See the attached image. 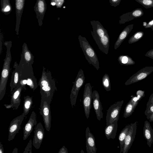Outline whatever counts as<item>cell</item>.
Wrapping results in <instances>:
<instances>
[{
    "mask_svg": "<svg viewBox=\"0 0 153 153\" xmlns=\"http://www.w3.org/2000/svg\"><path fill=\"white\" fill-rule=\"evenodd\" d=\"M25 117V115L22 113V114L13 119L11 122L8 129V141L14 139L15 135L18 133Z\"/></svg>",
    "mask_w": 153,
    "mask_h": 153,
    "instance_id": "obj_9",
    "label": "cell"
},
{
    "mask_svg": "<svg viewBox=\"0 0 153 153\" xmlns=\"http://www.w3.org/2000/svg\"><path fill=\"white\" fill-rule=\"evenodd\" d=\"M132 123L126 125L120 133L118 139L120 146V153H122L125 138L131 126Z\"/></svg>",
    "mask_w": 153,
    "mask_h": 153,
    "instance_id": "obj_26",
    "label": "cell"
},
{
    "mask_svg": "<svg viewBox=\"0 0 153 153\" xmlns=\"http://www.w3.org/2000/svg\"><path fill=\"white\" fill-rule=\"evenodd\" d=\"M118 60L120 64H125L127 63L128 58L126 56H120L118 58Z\"/></svg>",
    "mask_w": 153,
    "mask_h": 153,
    "instance_id": "obj_35",
    "label": "cell"
},
{
    "mask_svg": "<svg viewBox=\"0 0 153 153\" xmlns=\"http://www.w3.org/2000/svg\"><path fill=\"white\" fill-rule=\"evenodd\" d=\"M4 153V149L2 144L0 143V153Z\"/></svg>",
    "mask_w": 153,
    "mask_h": 153,
    "instance_id": "obj_41",
    "label": "cell"
},
{
    "mask_svg": "<svg viewBox=\"0 0 153 153\" xmlns=\"http://www.w3.org/2000/svg\"><path fill=\"white\" fill-rule=\"evenodd\" d=\"M4 45L7 48L6 55L4 59V63L1 73L0 82V100L4 96L6 90L7 84L10 71V64L12 60L11 48L12 46L11 41H6Z\"/></svg>",
    "mask_w": 153,
    "mask_h": 153,
    "instance_id": "obj_3",
    "label": "cell"
},
{
    "mask_svg": "<svg viewBox=\"0 0 153 153\" xmlns=\"http://www.w3.org/2000/svg\"><path fill=\"white\" fill-rule=\"evenodd\" d=\"M92 95V87L91 84L90 83H87L85 85L83 94V105L87 119L89 117L91 108Z\"/></svg>",
    "mask_w": 153,
    "mask_h": 153,
    "instance_id": "obj_7",
    "label": "cell"
},
{
    "mask_svg": "<svg viewBox=\"0 0 153 153\" xmlns=\"http://www.w3.org/2000/svg\"><path fill=\"white\" fill-rule=\"evenodd\" d=\"M40 87L41 98L47 101L50 104L54 92L57 90L55 82L51 72L46 70L44 67L38 83Z\"/></svg>",
    "mask_w": 153,
    "mask_h": 153,
    "instance_id": "obj_1",
    "label": "cell"
},
{
    "mask_svg": "<svg viewBox=\"0 0 153 153\" xmlns=\"http://www.w3.org/2000/svg\"><path fill=\"white\" fill-rule=\"evenodd\" d=\"M86 147L87 153H96L97 149L96 147L95 139L90 132L88 127L85 130Z\"/></svg>",
    "mask_w": 153,
    "mask_h": 153,
    "instance_id": "obj_17",
    "label": "cell"
},
{
    "mask_svg": "<svg viewBox=\"0 0 153 153\" xmlns=\"http://www.w3.org/2000/svg\"><path fill=\"white\" fill-rule=\"evenodd\" d=\"M92 99L93 106L97 119L100 121L103 118L102 108L100 100L99 94L96 90L93 92Z\"/></svg>",
    "mask_w": 153,
    "mask_h": 153,
    "instance_id": "obj_15",
    "label": "cell"
},
{
    "mask_svg": "<svg viewBox=\"0 0 153 153\" xmlns=\"http://www.w3.org/2000/svg\"><path fill=\"white\" fill-rule=\"evenodd\" d=\"M33 103L32 98L29 96L24 97L23 114L25 117L29 112Z\"/></svg>",
    "mask_w": 153,
    "mask_h": 153,
    "instance_id": "obj_27",
    "label": "cell"
},
{
    "mask_svg": "<svg viewBox=\"0 0 153 153\" xmlns=\"http://www.w3.org/2000/svg\"><path fill=\"white\" fill-rule=\"evenodd\" d=\"M117 120H115L106 126L105 129V133L108 140L114 139L116 136L117 128Z\"/></svg>",
    "mask_w": 153,
    "mask_h": 153,
    "instance_id": "obj_23",
    "label": "cell"
},
{
    "mask_svg": "<svg viewBox=\"0 0 153 153\" xmlns=\"http://www.w3.org/2000/svg\"><path fill=\"white\" fill-rule=\"evenodd\" d=\"M40 113L42 116L46 130L50 131L51 124V113L50 104L46 100L41 99Z\"/></svg>",
    "mask_w": 153,
    "mask_h": 153,
    "instance_id": "obj_6",
    "label": "cell"
},
{
    "mask_svg": "<svg viewBox=\"0 0 153 153\" xmlns=\"http://www.w3.org/2000/svg\"><path fill=\"white\" fill-rule=\"evenodd\" d=\"M16 16L15 31L19 35L20 24L22 16L24 7L25 0H15Z\"/></svg>",
    "mask_w": 153,
    "mask_h": 153,
    "instance_id": "obj_19",
    "label": "cell"
},
{
    "mask_svg": "<svg viewBox=\"0 0 153 153\" xmlns=\"http://www.w3.org/2000/svg\"><path fill=\"white\" fill-rule=\"evenodd\" d=\"M21 58L28 64L32 65L34 62V56L29 50L25 43H23L22 46Z\"/></svg>",
    "mask_w": 153,
    "mask_h": 153,
    "instance_id": "obj_24",
    "label": "cell"
},
{
    "mask_svg": "<svg viewBox=\"0 0 153 153\" xmlns=\"http://www.w3.org/2000/svg\"><path fill=\"white\" fill-rule=\"evenodd\" d=\"M133 24L129 25L123 30L114 44L115 49H117L120 46L133 29Z\"/></svg>",
    "mask_w": 153,
    "mask_h": 153,
    "instance_id": "obj_25",
    "label": "cell"
},
{
    "mask_svg": "<svg viewBox=\"0 0 153 153\" xmlns=\"http://www.w3.org/2000/svg\"><path fill=\"white\" fill-rule=\"evenodd\" d=\"M146 9L153 7V0H135Z\"/></svg>",
    "mask_w": 153,
    "mask_h": 153,
    "instance_id": "obj_30",
    "label": "cell"
},
{
    "mask_svg": "<svg viewBox=\"0 0 153 153\" xmlns=\"http://www.w3.org/2000/svg\"><path fill=\"white\" fill-rule=\"evenodd\" d=\"M44 136V129L41 123L37 124L34 131V135L33 144L37 149H39L42 142Z\"/></svg>",
    "mask_w": 153,
    "mask_h": 153,
    "instance_id": "obj_12",
    "label": "cell"
},
{
    "mask_svg": "<svg viewBox=\"0 0 153 153\" xmlns=\"http://www.w3.org/2000/svg\"><path fill=\"white\" fill-rule=\"evenodd\" d=\"M138 122L132 123L131 128L125 140L122 153H127L134 140L136 133Z\"/></svg>",
    "mask_w": 153,
    "mask_h": 153,
    "instance_id": "obj_10",
    "label": "cell"
},
{
    "mask_svg": "<svg viewBox=\"0 0 153 153\" xmlns=\"http://www.w3.org/2000/svg\"><path fill=\"white\" fill-rule=\"evenodd\" d=\"M67 149L65 147V146H64L62 147L59 150L58 153H68Z\"/></svg>",
    "mask_w": 153,
    "mask_h": 153,
    "instance_id": "obj_39",
    "label": "cell"
},
{
    "mask_svg": "<svg viewBox=\"0 0 153 153\" xmlns=\"http://www.w3.org/2000/svg\"><path fill=\"white\" fill-rule=\"evenodd\" d=\"M139 101L137 96L131 98L125 107L123 115L124 118H126L132 114Z\"/></svg>",
    "mask_w": 153,
    "mask_h": 153,
    "instance_id": "obj_20",
    "label": "cell"
},
{
    "mask_svg": "<svg viewBox=\"0 0 153 153\" xmlns=\"http://www.w3.org/2000/svg\"><path fill=\"white\" fill-rule=\"evenodd\" d=\"M147 23L146 22H143V26H144V27L147 25Z\"/></svg>",
    "mask_w": 153,
    "mask_h": 153,
    "instance_id": "obj_43",
    "label": "cell"
},
{
    "mask_svg": "<svg viewBox=\"0 0 153 153\" xmlns=\"http://www.w3.org/2000/svg\"><path fill=\"white\" fill-rule=\"evenodd\" d=\"M102 84L103 86L107 91H109L111 90V85L109 75L105 74L102 78Z\"/></svg>",
    "mask_w": 153,
    "mask_h": 153,
    "instance_id": "obj_29",
    "label": "cell"
},
{
    "mask_svg": "<svg viewBox=\"0 0 153 153\" xmlns=\"http://www.w3.org/2000/svg\"><path fill=\"white\" fill-rule=\"evenodd\" d=\"M143 14V11L142 9L136 8L131 12L123 14L120 16L119 22L121 24H124L126 22L142 16Z\"/></svg>",
    "mask_w": 153,
    "mask_h": 153,
    "instance_id": "obj_13",
    "label": "cell"
},
{
    "mask_svg": "<svg viewBox=\"0 0 153 153\" xmlns=\"http://www.w3.org/2000/svg\"><path fill=\"white\" fill-rule=\"evenodd\" d=\"M136 94L137 97L140 101L144 97V92L143 91L139 90L137 92Z\"/></svg>",
    "mask_w": 153,
    "mask_h": 153,
    "instance_id": "obj_37",
    "label": "cell"
},
{
    "mask_svg": "<svg viewBox=\"0 0 153 153\" xmlns=\"http://www.w3.org/2000/svg\"><path fill=\"white\" fill-rule=\"evenodd\" d=\"M32 140L30 139L25 148L23 153H32Z\"/></svg>",
    "mask_w": 153,
    "mask_h": 153,
    "instance_id": "obj_34",
    "label": "cell"
},
{
    "mask_svg": "<svg viewBox=\"0 0 153 153\" xmlns=\"http://www.w3.org/2000/svg\"><path fill=\"white\" fill-rule=\"evenodd\" d=\"M4 106L7 109L10 108H13V105L10 104H4Z\"/></svg>",
    "mask_w": 153,
    "mask_h": 153,
    "instance_id": "obj_40",
    "label": "cell"
},
{
    "mask_svg": "<svg viewBox=\"0 0 153 153\" xmlns=\"http://www.w3.org/2000/svg\"><path fill=\"white\" fill-rule=\"evenodd\" d=\"M123 102L122 100L115 102L111 105L107 110L106 118V126L115 120H118L120 111Z\"/></svg>",
    "mask_w": 153,
    "mask_h": 153,
    "instance_id": "obj_8",
    "label": "cell"
},
{
    "mask_svg": "<svg viewBox=\"0 0 153 153\" xmlns=\"http://www.w3.org/2000/svg\"><path fill=\"white\" fill-rule=\"evenodd\" d=\"M23 88L20 85H17L16 88L11 92V102L13 108L17 109L21 102V92Z\"/></svg>",
    "mask_w": 153,
    "mask_h": 153,
    "instance_id": "obj_18",
    "label": "cell"
},
{
    "mask_svg": "<svg viewBox=\"0 0 153 153\" xmlns=\"http://www.w3.org/2000/svg\"><path fill=\"white\" fill-rule=\"evenodd\" d=\"M12 153H18V149L17 148H15L12 152Z\"/></svg>",
    "mask_w": 153,
    "mask_h": 153,
    "instance_id": "obj_42",
    "label": "cell"
},
{
    "mask_svg": "<svg viewBox=\"0 0 153 153\" xmlns=\"http://www.w3.org/2000/svg\"><path fill=\"white\" fill-rule=\"evenodd\" d=\"M85 77L83 70L78 71L71 91L70 99L72 108L75 106L79 91L85 82Z\"/></svg>",
    "mask_w": 153,
    "mask_h": 153,
    "instance_id": "obj_5",
    "label": "cell"
},
{
    "mask_svg": "<svg viewBox=\"0 0 153 153\" xmlns=\"http://www.w3.org/2000/svg\"><path fill=\"white\" fill-rule=\"evenodd\" d=\"M143 134L148 145L150 148L153 142V129L150 123L146 120L144 122Z\"/></svg>",
    "mask_w": 153,
    "mask_h": 153,
    "instance_id": "obj_21",
    "label": "cell"
},
{
    "mask_svg": "<svg viewBox=\"0 0 153 153\" xmlns=\"http://www.w3.org/2000/svg\"><path fill=\"white\" fill-rule=\"evenodd\" d=\"M111 5L114 7L119 5L121 0H108Z\"/></svg>",
    "mask_w": 153,
    "mask_h": 153,
    "instance_id": "obj_36",
    "label": "cell"
},
{
    "mask_svg": "<svg viewBox=\"0 0 153 153\" xmlns=\"http://www.w3.org/2000/svg\"><path fill=\"white\" fill-rule=\"evenodd\" d=\"M36 115L35 112L33 111L23 128V140H26L29 136L33 130L34 126L36 124Z\"/></svg>",
    "mask_w": 153,
    "mask_h": 153,
    "instance_id": "obj_16",
    "label": "cell"
},
{
    "mask_svg": "<svg viewBox=\"0 0 153 153\" xmlns=\"http://www.w3.org/2000/svg\"><path fill=\"white\" fill-rule=\"evenodd\" d=\"M15 69L12 73L10 83V92L16 87L19 82L20 71V68L16 62H15L13 66Z\"/></svg>",
    "mask_w": 153,
    "mask_h": 153,
    "instance_id": "obj_22",
    "label": "cell"
},
{
    "mask_svg": "<svg viewBox=\"0 0 153 153\" xmlns=\"http://www.w3.org/2000/svg\"><path fill=\"white\" fill-rule=\"evenodd\" d=\"M91 24L93 28L91 33L94 40L103 36L108 33L107 30L103 27L99 21H91Z\"/></svg>",
    "mask_w": 153,
    "mask_h": 153,
    "instance_id": "obj_14",
    "label": "cell"
},
{
    "mask_svg": "<svg viewBox=\"0 0 153 153\" xmlns=\"http://www.w3.org/2000/svg\"><path fill=\"white\" fill-rule=\"evenodd\" d=\"M19 65L20 71L17 85H22L24 88L27 84L31 89L34 91L38 87V85L34 75L32 65L27 63L21 58Z\"/></svg>",
    "mask_w": 153,
    "mask_h": 153,
    "instance_id": "obj_2",
    "label": "cell"
},
{
    "mask_svg": "<svg viewBox=\"0 0 153 153\" xmlns=\"http://www.w3.org/2000/svg\"><path fill=\"white\" fill-rule=\"evenodd\" d=\"M46 9L47 5L45 0H37L34 9L40 26H41L42 25V22Z\"/></svg>",
    "mask_w": 153,
    "mask_h": 153,
    "instance_id": "obj_11",
    "label": "cell"
},
{
    "mask_svg": "<svg viewBox=\"0 0 153 153\" xmlns=\"http://www.w3.org/2000/svg\"><path fill=\"white\" fill-rule=\"evenodd\" d=\"M80 47L85 56L89 63L93 65L97 70L100 68L99 62L94 50L85 37L79 35L78 36Z\"/></svg>",
    "mask_w": 153,
    "mask_h": 153,
    "instance_id": "obj_4",
    "label": "cell"
},
{
    "mask_svg": "<svg viewBox=\"0 0 153 153\" xmlns=\"http://www.w3.org/2000/svg\"><path fill=\"white\" fill-rule=\"evenodd\" d=\"M144 33L143 32L139 31L136 32L130 38L128 43L131 44L137 41L142 37Z\"/></svg>",
    "mask_w": 153,
    "mask_h": 153,
    "instance_id": "obj_31",
    "label": "cell"
},
{
    "mask_svg": "<svg viewBox=\"0 0 153 153\" xmlns=\"http://www.w3.org/2000/svg\"><path fill=\"white\" fill-rule=\"evenodd\" d=\"M152 103L153 102V96L152 97Z\"/></svg>",
    "mask_w": 153,
    "mask_h": 153,
    "instance_id": "obj_44",
    "label": "cell"
},
{
    "mask_svg": "<svg viewBox=\"0 0 153 153\" xmlns=\"http://www.w3.org/2000/svg\"><path fill=\"white\" fill-rule=\"evenodd\" d=\"M145 114L150 122H153V102L151 104L149 108L145 110Z\"/></svg>",
    "mask_w": 153,
    "mask_h": 153,
    "instance_id": "obj_32",
    "label": "cell"
},
{
    "mask_svg": "<svg viewBox=\"0 0 153 153\" xmlns=\"http://www.w3.org/2000/svg\"><path fill=\"white\" fill-rule=\"evenodd\" d=\"M145 28H151L153 30V19L147 23V25L145 27Z\"/></svg>",
    "mask_w": 153,
    "mask_h": 153,
    "instance_id": "obj_38",
    "label": "cell"
},
{
    "mask_svg": "<svg viewBox=\"0 0 153 153\" xmlns=\"http://www.w3.org/2000/svg\"><path fill=\"white\" fill-rule=\"evenodd\" d=\"M65 1V0H51V4L55 5L57 8H61Z\"/></svg>",
    "mask_w": 153,
    "mask_h": 153,
    "instance_id": "obj_33",
    "label": "cell"
},
{
    "mask_svg": "<svg viewBox=\"0 0 153 153\" xmlns=\"http://www.w3.org/2000/svg\"><path fill=\"white\" fill-rule=\"evenodd\" d=\"M1 11L5 15L10 13L12 10V6L9 0H1Z\"/></svg>",
    "mask_w": 153,
    "mask_h": 153,
    "instance_id": "obj_28",
    "label": "cell"
}]
</instances>
